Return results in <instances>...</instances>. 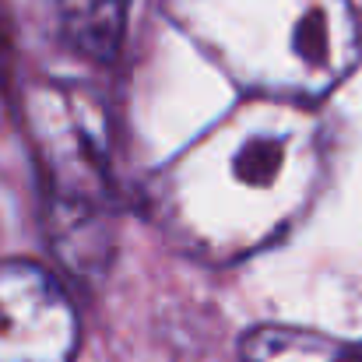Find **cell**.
<instances>
[{
  "instance_id": "cell-7",
  "label": "cell",
  "mask_w": 362,
  "mask_h": 362,
  "mask_svg": "<svg viewBox=\"0 0 362 362\" xmlns=\"http://www.w3.org/2000/svg\"><path fill=\"white\" fill-rule=\"evenodd\" d=\"M11 57H14V49H11V14H7V0H0V81L11 71Z\"/></svg>"
},
{
  "instance_id": "cell-6",
  "label": "cell",
  "mask_w": 362,
  "mask_h": 362,
  "mask_svg": "<svg viewBox=\"0 0 362 362\" xmlns=\"http://www.w3.org/2000/svg\"><path fill=\"white\" fill-rule=\"evenodd\" d=\"M243 362H362V345L299 327H257L243 341Z\"/></svg>"
},
{
  "instance_id": "cell-3",
  "label": "cell",
  "mask_w": 362,
  "mask_h": 362,
  "mask_svg": "<svg viewBox=\"0 0 362 362\" xmlns=\"http://www.w3.org/2000/svg\"><path fill=\"white\" fill-rule=\"evenodd\" d=\"M28 123L46 169L49 233L71 267H95L110 246V176L99 117L71 92H32Z\"/></svg>"
},
{
  "instance_id": "cell-5",
  "label": "cell",
  "mask_w": 362,
  "mask_h": 362,
  "mask_svg": "<svg viewBox=\"0 0 362 362\" xmlns=\"http://www.w3.org/2000/svg\"><path fill=\"white\" fill-rule=\"evenodd\" d=\"M127 4L130 0H53V11L64 39L78 53L110 60L123 39Z\"/></svg>"
},
{
  "instance_id": "cell-1",
  "label": "cell",
  "mask_w": 362,
  "mask_h": 362,
  "mask_svg": "<svg viewBox=\"0 0 362 362\" xmlns=\"http://www.w3.org/2000/svg\"><path fill=\"white\" fill-rule=\"evenodd\" d=\"M324 130L303 103L250 95L155 180V222L187 253L240 260L274 243L313 201Z\"/></svg>"
},
{
  "instance_id": "cell-2",
  "label": "cell",
  "mask_w": 362,
  "mask_h": 362,
  "mask_svg": "<svg viewBox=\"0 0 362 362\" xmlns=\"http://www.w3.org/2000/svg\"><path fill=\"white\" fill-rule=\"evenodd\" d=\"M173 25L246 95L317 103L359 60L349 0H165Z\"/></svg>"
},
{
  "instance_id": "cell-4",
  "label": "cell",
  "mask_w": 362,
  "mask_h": 362,
  "mask_svg": "<svg viewBox=\"0 0 362 362\" xmlns=\"http://www.w3.org/2000/svg\"><path fill=\"white\" fill-rule=\"evenodd\" d=\"M78 313L64 285L32 260H0V362H71Z\"/></svg>"
}]
</instances>
